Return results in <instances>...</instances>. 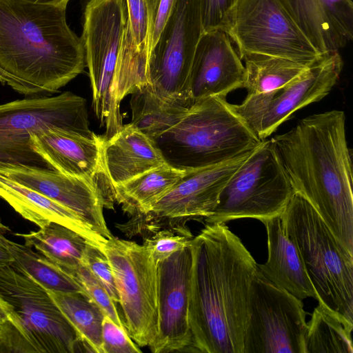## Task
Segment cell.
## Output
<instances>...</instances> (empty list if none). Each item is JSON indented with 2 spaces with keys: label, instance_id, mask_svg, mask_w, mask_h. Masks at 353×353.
<instances>
[{
  "label": "cell",
  "instance_id": "1",
  "mask_svg": "<svg viewBox=\"0 0 353 353\" xmlns=\"http://www.w3.org/2000/svg\"><path fill=\"white\" fill-rule=\"evenodd\" d=\"M190 246L191 352L243 353L257 263L225 223H206Z\"/></svg>",
  "mask_w": 353,
  "mask_h": 353
},
{
  "label": "cell",
  "instance_id": "2",
  "mask_svg": "<svg viewBox=\"0 0 353 353\" xmlns=\"http://www.w3.org/2000/svg\"><path fill=\"white\" fill-rule=\"evenodd\" d=\"M271 140L294 192L353 254L352 163L344 112L310 115Z\"/></svg>",
  "mask_w": 353,
  "mask_h": 353
},
{
  "label": "cell",
  "instance_id": "3",
  "mask_svg": "<svg viewBox=\"0 0 353 353\" xmlns=\"http://www.w3.org/2000/svg\"><path fill=\"white\" fill-rule=\"evenodd\" d=\"M65 8L0 0V69L34 94L55 92L86 65L81 39Z\"/></svg>",
  "mask_w": 353,
  "mask_h": 353
},
{
  "label": "cell",
  "instance_id": "4",
  "mask_svg": "<svg viewBox=\"0 0 353 353\" xmlns=\"http://www.w3.org/2000/svg\"><path fill=\"white\" fill-rule=\"evenodd\" d=\"M0 353L82 352L77 334L48 291L13 263L0 267Z\"/></svg>",
  "mask_w": 353,
  "mask_h": 353
},
{
  "label": "cell",
  "instance_id": "5",
  "mask_svg": "<svg viewBox=\"0 0 353 353\" xmlns=\"http://www.w3.org/2000/svg\"><path fill=\"white\" fill-rule=\"evenodd\" d=\"M261 141L225 97H212L193 103L156 142L169 164L191 170L230 161L252 151Z\"/></svg>",
  "mask_w": 353,
  "mask_h": 353
},
{
  "label": "cell",
  "instance_id": "6",
  "mask_svg": "<svg viewBox=\"0 0 353 353\" xmlns=\"http://www.w3.org/2000/svg\"><path fill=\"white\" fill-rule=\"evenodd\" d=\"M281 219L287 236L300 253L319 303L353 325V254L297 192Z\"/></svg>",
  "mask_w": 353,
  "mask_h": 353
},
{
  "label": "cell",
  "instance_id": "7",
  "mask_svg": "<svg viewBox=\"0 0 353 353\" xmlns=\"http://www.w3.org/2000/svg\"><path fill=\"white\" fill-rule=\"evenodd\" d=\"M52 128L97 136L89 128L86 100L70 92L0 105V165L52 169L30 144L31 135Z\"/></svg>",
  "mask_w": 353,
  "mask_h": 353
},
{
  "label": "cell",
  "instance_id": "8",
  "mask_svg": "<svg viewBox=\"0 0 353 353\" xmlns=\"http://www.w3.org/2000/svg\"><path fill=\"white\" fill-rule=\"evenodd\" d=\"M294 190L271 139L262 140L221 190L207 224L252 218L261 221L284 211Z\"/></svg>",
  "mask_w": 353,
  "mask_h": 353
},
{
  "label": "cell",
  "instance_id": "9",
  "mask_svg": "<svg viewBox=\"0 0 353 353\" xmlns=\"http://www.w3.org/2000/svg\"><path fill=\"white\" fill-rule=\"evenodd\" d=\"M127 20L125 0L86 2L81 41L92 90V106L101 125L105 127V139L123 125L113 90Z\"/></svg>",
  "mask_w": 353,
  "mask_h": 353
},
{
  "label": "cell",
  "instance_id": "10",
  "mask_svg": "<svg viewBox=\"0 0 353 353\" xmlns=\"http://www.w3.org/2000/svg\"><path fill=\"white\" fill-rule=\"evenodd\" d=\"M223 31L236 44L241 59L265 54L309 65L323 54L281 0H239L228 14Z\"/></svg>",
  "mask_w": 353,
  "mask_h": 353
},
{
  "label": "cell",
  "instance_id": "11",
  "mask_svg": "<svg viewBox=\"0 0 353 353\" xmlns=\"http://www.w3.org/2000/svg\"><path fill=\"white\" fill-rule=\"evenodd\" d=\"M101 250L112 268L128 332L140 347H148L159 332L158 263L143 244L114 236Z\"/></svg>",
  "mask_w": 353,
  "mask_h": 353
},
{
  "label": "cell",
  "instance_id": "12",
  "mask_svg": "<svg viewBox=\"0 0 353 353\" xmlns=\"http://www.w3.org/2000/svg\"><path fill=\"white\" fill-rule=\"evenodd\" d=\"M202 33L201 0H176L147 62V84L153 92L190 107V72Z\"/></svg>",
  "mask_w": 353,
  "mask_h": 353
},
{
  "label": "cell",
  "instance_id": "13",
  "mask_svg": "<svg viewBox=\"0 0 353 353\" xmlns=\"http://www.w3.org/2000/svg\"><path fill=\"white\" fill-rule=\"evenodd\" d=\"M306 312L302 300L256 270L248 296L243 353H305Z\"/></svg>",
  "mask_w": 353,
  "mask_h": 353
},
{
  "label": "cell",
  "instance_id": "14",
  "mask_svg": "<svg viewBox=\"0 0 353 353\" xmlns=\"http://www.w3.org/2000/svg\"><path fill=\"white\" fill-rule=\"evenodd\" d=\"M252 151L218 165L186 170L150 211L131 216L117 228L127 236L139 234L144 237L163 227L186 225L190 220L210 216L224 185Z\"/></svg>",
  "mask_w": 353,
  "mask_h": 353
},
{
  "label": "cell",
  "instance_id": "15",
  "mask_svg": "<svg viewBox=\"0 0 353 353\" xmlns=\"http://www.w3.org/2000/svg\"><path fill=\"white\" fill-rule=\"evenodd\" d=\"M343 66L339 51L323 54L288 83L272 91L248 94L233 108L258 138L264 140L295 111L327 96Z\"/></svg>",
  "mask_w": 353,
  "mask_h": 353
},
{
  "label": "cell",
  "instance_id": "16",
  "mask_svg": "<svg viewBox=\"0 0 353 353\" xmlns=\"http://www.w3.org/2000/svg\"><path fill=\"white\" fill-rule=\"evenodd\" d=\"M192 265L190 245L158 263L159 332L148 346L153 353L191 352L188 312Z\"/></svg>",
  "mask_w": 353,
  "mask_h": 353
},
{
  "label": "cell",
  "instance_id": "17",
  "mask_svg": "<svg viewBox=\"0 0 353 353\" xmlns=\"http://www.w3.org/2000/svg\"><path fill=\"white\" fill-rule=\"evenodd\" d=\"M0 174L70 209L105 239L113 236L103 216L110 207L97 182L25 165H0Z\"/></svg>",
  "mask_w": 353,
  "mask_h": 353
},
{
  "label": "cell",
  "instance_id": "18",
  "mask_svg": "<svg viewBox=\"0 0 353 353\" xmlns=\"http://www.w3.org/2000/svg\"><path fill=\"white\" fill-rule=\"evenodd\" d=\"M241 60L224 31L203 32L190 72L192 104L208 97H225L230 92L243 88L245 67Z\"/></svg>",
  "mask_w": 353,
  "mask_h": 353
},
{
  "label": "cell",
  "instance_id": "19",
  "mask_svg": "<svg viewBox=\"0 0 353 353\" xmlns=\"http://www.w3.org/2000/svg\"><path fill=\"white\" fill-rule=\"evenodd\" d=\"M321 54L339 51L353 38L352 0H281Z\"/></svg>",
  "mask_w": 353,
  "mask_h": 353
},
{
  "label": "cell",
  "instance_id": "20",
  "mask_svg": "<svg viewBox=\"0 0 353 353\" xmlns=\"http://www.w3.org/2000/svg\"><path fill=\"white\" fill-rule=\"evenodd\" d=\"M102 137L90 138L77 132L52 128L30 136V144L49 166L62 174L96 181L103 174Z\"/></svg>",
  "mask_w": 353,
  "mask_h": 353
},
{
  "label": "cell",
  "instance_id": "21",
  "mask_svg": "<svg viewBox=\"0 0 353 353\" xmlns=\"http://www.w3.org/2000/svg\"><path fill=\"white\" fill-rule=\"evenodd\" d=\"M101 159L111 192L113 187L168 163L156 141L131 123L108 139L102 137Z\"/></svg>",
  "mask_w": 353,
  "mask_h": 353
},
{
  "label": "cell",
  "instance_id": "22",
  "mask_svg": "<svg viewBox=\"0 0 353 353\" xmlns=\"http://www.w3.org/2000/svg\"><path fill=\"white\" fill-rule=\"evenodd\" d=\"M268 236V259L257 264L260 273L274 285L296 298L316 300V294L307 274L300 253L287 236L281 215L261 221Z\"/></svg>",
  "mask_w": 353,
  "mask_h": 353
},
{
  "label": "cell",
  "instance_id": "23",
  "mask_svg": "<svg viewBox=\"0 0 353 353\" xmlns=\"http://www.w3.org/2000/svg\"><path fill=\"white\" fill-rule=\"evenodd\" d=\"M0 198L22 217L39 228L51 222L59 223L77 232L92 245L101 249L108 240L97 233L70 209L1 174Z\"/></svg>",
  "mask_w": 353,
  "mask_h": 353
},
{
  "label": "cell",
  "instance_id": "24",
  "mask_svg": "<svg viewBox=\"0 0 353 353\" xmlns=\"http://www.w3.org/2000/svg\"><path fill=\"white\" fill-rule=\"evenodd\" d=\"M185 172L186 170L167 163L113 187V199L130 216L147 213L173 188Z\"/></svg>",
  "mask_w": 353,
  "mask_h": 353
},
{
  "label": "cell",
  "instance_id": "25",
  "mask_svg": "<svg viewBox=\"0 0 353 353\" xmlns=\"http://www.w3.org/2000/svg\"><path fill=\"white\" fill-rule=\"evenodd\" d=\"M130 94L131 123L155 141L174 127L190 108L160 97L148 84Z\"/></svg>",
  "mask_w": 353,
  "mask_h": 353
},
{
  "label": "cell",
  "instance_id": "26",
  "mask_svg": "<svg viewBox=\"0 0 353 353\" xmlns=\"http://www.w3.org/2000/svg\"><path fill=\"white\" fill-rule=\"evenodd\" d=\"M16 235L24 239L26 245L34 248L68 274L81 264L89 243L77 232L54 222L37 231Z\"/></svg>",
  "mask_w": 353,
  "mask_h": 353
},
{
  "label": "cell",
  "instance_id": "27",
  "mask_svg": "<svg viewBox=\"0 0 353 353\" xmlns=\"http://www.w3.org/2000/svg\"><path fill=\"white\" fill-rule=\"evenodd\" d=\"M48 292L74 329L84 351L103 353L104 314L100 307L85 293Z\"/></svg>",
  "mask_w": 353,
  "mask_h": 353
},
{
  "label": "cell",
  "instance_id": "28",
  "mask_svg": "<svg viewBox=\"0 0 353 353\" xmlns=\"http://www.w3.org/2000/svg\"><path fill=\"white\" fill-rule=\"evenodd\" d=\"M353 325L319 304L307 323L305 353H352Z\"/></svg>",
  "mask_w": 353,
  "mask_h": 353
},
{
  "label": "cell",
  "instance_id": "29",
  "mask_svg": "<svg viewBox=\"0 0 353 353\" xmlns=\"http://www.w3.org/2000/svg\"><path fill=\"white\" fill-rule=\"evenodd\" d=\"M243 88L248 94H259L279 88L301 74L307 65L294 60L265 54H248Z\"/></svg>",
  "mask_w": 353,
  "mask_h": 353
},
{
  "label": "cell",
  "instance_id": "30",
  "mask_svg": "<svg viewBox=\"0 0 353 353\" xmlns=\"http://www.w3.org/2000/svg\"><path fill=\"white\" fill-rule=\"evenodd\" d=\"M6 243L14 259L12 263L46 290L85 293L72 276L41 253L8 239Z\"/></svg>",
  "mask_w": 353,
  "mask_h": 353
},
{
  "label": "cell",
  "instance_id": "31",
  "mask_svg": "<svg viewBox=\"0 0 353 353\" xmlns=\"http://www.w3.org/2000/svg\"><path fill=\"white\" fill-rule=\"evenodd\" d=\"M194 238L187 225L161 228L143 237V243L157 263L190 246Z\"/></svg>",
  "mask_w": 353,
  "mask_h": 353
},
{
  "label": "cell",
  "instance_id": "32",
  "mask_svg": "<svg viewBox=\"0 0 353 353\" xmlns=\"http://www.w3.org/2000/svg\"><path fill=\"white\" fill-rule=\"evenodd\" d=\"M69 274L80 285L84 292L100 307L104 315L109 316L118 325L127 330L125 323L118 312L117 305L104 287L85 264L81 263Z\"/></svg>",
  "mask_w": 353,
  "mask_h": 353
},
{
  "label": "cell",
  "instance_id": "33",
  "mask_svg": "<svg viewBox=\"0 0 353 353\" xmlns=\"http://www.w3.org/2000/svg\"><path fill=\"white\" fill-rule=\"evenodd\" d=\"M128 20L126 32L137 52L148 62V16L144 0H125Z\"/></svg>",
  "mask_w": 353,
  "mask_h": 353
},
{
  "label": "cell",
  "instance_id": "34",
  "mask_svg": "<svg viewBox=\"0 0 353 353\" xmlns=\"http://www.w3.org/2000/svg\"><path fill=\"white\" fill-rule=\"evenodd\" d=\"M82 263L104 287L114 303L119 302L114 279L110 262L99 248L88 243L83 252Z\"/></svg>",
  "mask_w": 353,
  "mask_h": 353
},
{
  "label": "cell",
  "instance_id": "35",
  "mask_svg": "<svg viewBox=\"0 0 353 353\" xmlns=\"http://www.w3.org/2000/svg\"><path fill=\"white\" fill-rule=\"evenodd\" d=\"M103 353H140V347L130 336L128 331L109 316L104 315L102 322Z\"/></svg>",
  "mask_w": 353,
  "mask_h": 353
},
{
  "label": "cell",
  "instance_id": "36",
  "mask_svg": "<svg viewBox=\"0 0 353 353\" xmlns=\"http://www.w3.org/2000/svg\"><path fill=\"white\" fill-rule=\"evenodd\" d=\"M148 16V59L176 0H144Z\"/></svg>",
  "mask_w": 353,
  "mask_h": 353
},
{
  "label": "cell",
  "instance_id": "37",
  "mask_svg": "<svg viewBox=\"0 0 353 353\" xmlns=\"http://www.w3.org/2000/svg\"><path fill=\"white\" fill-rule=\"evenodd\" d=\"M239 0H201L203 32L223 30L226 17Z\"/></svg>",
  "mask_w": 353,
  "mask_h": 353
},
{
  "label": "cell",
  "instance_id": "38",
  "mask_svg": "<svg viewBox=\"0 0 353 353\" xmlns=\"http://www.w3.org/2000/svg\"><path fill=\"white\" fill-rule=\"evenodd\" d=\"M0 83L10 86L16 92L24 94L32 95L33 92L23 83L0 69Z\"/></svg>",
  "mask_w": 353,
  "mask_h": 353
},
{
  "label": "cell",
  "instance_id": "39",
  "mask_svg": "<svg viewBox=\"0 0 353 353\" xmlns=\"http://www.w3.org/2000/svg\"><path fill=\"white\" fill-rule=\"evenodd\" d=\"M6 237L0 234V267L10 265L14 259L6 243Z\"/></svg>",
  "mask_w": 353,
  "mask_h": 353
},
{
  "label": "cell",
  "instance_id": "40",
  "mask_svg": "<svg viewBox=\"0 0 353 353\" xmlns=\"http://www.w3.org/2000/svg\"><path fill=\"white\" fill-rule=\"evenodd\" d=\"M27 2L65 8L70 0H23Z\"/></svg>",
  "mask_w": 353,
  "mask_h": 353
},
{
  "label": "cell",
  "instance_id": "41",
  "mask_svg": "<svg viewBox=\"0 0 353 353\" xmlns=\"http://www.w3.org/2000/svg\"><path fill=\"white\" fill-rule=\"evenodd\" d=\"M8 320V316L6 313L3 308V307L0 305V326L3 325Z\"/></svg>",
  "mask_w": 353,
  "mask_h": 353
},
{
  "label": "cell",
  "instance_id": "42",
  "mask_svg": "<svg viewBox=\"0 0 353 353\" xmlns=\"http://www.w3.org/2000/svg\"><path fill=\"white\" fill-rule=\"evenodd\" d=\"M10 231V228L5 225L3 223H1L0 221V234H5Z\"/></svg>",
  "mask_w": 353,
  "mask_h": 353
}]
</instances>
